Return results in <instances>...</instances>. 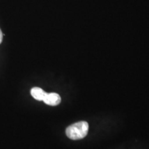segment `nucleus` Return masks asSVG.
<instances>
[{"label": "nucleus", "instance_id": "nucleus-3", "mask_svg": "<svg viewBox=\"0 0 149 149\" xmlns=\"http://www.w3.org/2000/svg\"><path fill=\"white\" fill-rule=\"evenodd\" d=\"M46 93L44 90L42 88H38V87H35L33 88L31 91V94L33 98L38 101H43L44 97H45Z\"/></svg>", "mask_w": 149, "mask_h": 149}, {"label": "nucleus", "instance_id": "nucleus-2", "mask_svg": "<svg viewBox=\"0 0 149 149\" xmlns=\"http://www.w3.org/2000/svg\"><path fill=\"white\" fill-rule=\"evenodd\" d=\"M43 102L47 104V105L55 107L58 105L61 102V97L57 93H46L45 97H44Z\"/></svg>", "mask_w": 149, "mask_h": 149}, {"label": "nucleus", "instance_id": "nucleus-1", "mask_svg": "<svg viewBox=\"0 0 149 149\" xmlns=\"http://www.w3.org/2000/svg\"><path fill=\"white\" fill-rule=\"evenodd\" d=\"M88 124L84 121L76 122L68 126L66 130L67 137L72 140L84 138L88 132Z\"/></svg>", "mask_w": 149, "mask_h": 149}, {"label": "nucleus", "instance_id": "nucleus-4", "mask_svg": "<svg viewBox=\"0 0 149 149\" xmlns=\"http://www.w3.org/2000/svg\"><path fill=\"white\" fill-rule=\"evenodd\" d=\"M2 39H3V33L1 32V29H0V44H1V42H2Z\"/></svg>", "mask_w": 149, "mask_h": 149}]
</instances>
